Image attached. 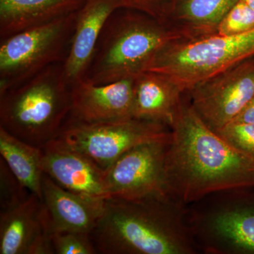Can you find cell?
<instances>
[{
	"label": "cell",
	"instance_id": "6da1fadb",
	"mask_svg": "<svg viewBox=\"0 0 254 254\" xmlns=\"http://www.w3.org/2000/svg\"><path fill=\"white\" fill-rule=\"evenodd\" d=\"M165 188L184 204L217 192L254 187V158L224 139L182 100L171 127Z\"/></svg>",
	"mask_w": 254,
	"mask_h": 254
},
{
	"label": "cell",
	"instance_id": "7a4b0ae2",
	"mask_svg": "<svg viewBox=\"0 0 254 254\" xmlns=\"http://www.w3.org/2000/svg\"><path fill=\"white\" fill-rule=\"evenodd\" d=\"M167 193L109 198L91 233L103 254H192L198 247L190 210Z\"/></svg>",
	"mask_w": 254,
	"mask_h": 254
},
{
	"label": "cell",
	"instance_id": "3957f363",
	"mask_svg": "<svg viewBox=\"0 0 254 254\" xmlns=\"http://www.w3.org/2000/svg\"><path fill=\"white\" fill-rule=\"evenodd\" d=\"M182 37L165 23L135 10L122 8L108 18L101 32L86 76L105 85L144 72L165 45Z\"/></svg>",
	"mask_w": 254,
	"mask_h": 254
},
{
	"label": "cell",
	"instance_id": "277c9868",
	"mask_svg": "<svg viewBox=\"0 0 254 254\" xmlns=\"http://www.w3.org/2000/svg\"><path fill=\"white\" fill-rule=\"evenodd\" d=\"M71 105L64 63L54 64L0 94V127L42 148L59 136Z\"/></svg>",
	"mask_w": 254,
	"mask_h": 254
},
{
	"label": "cell",
	"instance_id": "5b68a950",
	"mask_svg": "<svg viewBox=\"0 0 254 254\" xmlns=\"http://www.w3.org/2000/svg\"><path fill=\"white\" fill-rule=\"evenodd\" d=\"M254 56V29L232 36L215 33L165 45L154 55L145 71L161 73L185 93Z\"/></svg>",
	"mask_w": 254,
	"mask_h": 254
},
{
	"label": "cell",
	"instance_id": "8992f818",
	"mask_svg": "<svg viewBox=\"0 0 254 254\" xmlns=\"http://www.w3.org/2000/svg\"><path fill=\"white\" fill-rule=\"evenodd\" d=\"M78 11L0 40V94L50 65L64 63Z\"/></svg>",
	"mask_w": 254,
	"mask_h": 254
},
{
	"label": "cell",
	"instance_id": "52a82bcc",
	"mask_svg": "<svg viewBox=\"0 0 254 254\" xmlns=\"http://www.w3.org/2000/svg\"><path fill=\"white\" fill-rule=\"evenodd\" d=\"M171 133L164 124L133 118L93 124L67 121L58 138L106 170L131 148L168 139Z\"/></svg>",
	"mask_w": 254,
	"mask_h": 254
},
{
	"label": "cell",
	"instance_id": "ba28073f",
	"mask_svg": "<svg viewBox=\"0 0 254 254\" xmlns=\"http://www.w3.org/2000/svg\"><path fill=\"white\" fill-rule=\"evenodd\" d=\"M230 193L208 212L190 210L193 235L208 253L254 254V187Z\"/></svg>",
	"mask_w": 254,
	"mask_h": 254
},
{
	"label": "cell",
	"instance_id": "9c48e42d",
	"mask_svg": "<svg viewBox=\"0 0 254 254\" xmlns=\"http://www.w3.org/2000/svg\"><path fill=\"white\" fill-rule=\"evenodd\" d=\"M198 116L216 131L232 123L254 95V62L245 60L197 83L190 91Z\"/></svg>",
	"mask_w": 254,
	"mask_h": 254
},
{
	"label": "cell",
	"instance_id": "30bf717a",
	"mask_svg": "<svg viewBox=\"0 0 254 254\" xmlns=\"http://www.w3.org/2000/svg\"><path fill=\"white\" fill-rule=\"evenodd\" d=\"M170 139L137 145L110 165L105 170L110 198L136 199L166 193L165 166Z\"/></svg>",
	"mask_w": 254,
	"mask_h": 254
},
{
	"label": "cell",
	"instance_id": "8fae6325",
	"mask_svg": "<svg viewBox=\"0 0 254 254\" xmlns=\"http://www.w3.org/2000/svg\"><path fill=\"white\" fill-rule=\"evenodd\" d=\"M43 199L31 193L0 213V254H53V234Z\"/></svg>",
	"mask_w": 254,
	"mask_h": 254
},
{
	"label": "cell",
	"instance_id": "7c38bea8",
	"mask_svg": "<svg viewBox=\"0 0 254 254\" xmlns=\"http://www.w3.org/2000/svg\"><path fill=\"white\" fill-rule=\"evenodd\" d=\"M45 174L64 190L92 201L109 199L105 170L57 138L42 147Z\"/></svg>",
	"mask_w": 254,
	"mask_h": 254
},
{
	"label": "cell",
	"instance_id": "4fadbf2b",
	"mask_svg": "<svg viewBox=\"0 0 254 254\" xmlns=\"http://www.w3.org/2000/svg\"><path fill=\"white\" fill-rule=\"evenodd\" d=\"M133 79L105 85L81 79L71 85V111L67 121L93 124L133 118ZM66 121V122H67Z\"/></svg>",
	"mask_w": 254,
	"mask_h": 254
},
{
	"label": "cell",
	"instance_id": "5bb4252c",
	"mask_svg": "<svg viewBox=\"0 0 254 254\" xmlns=\"http://www.w3.org/2000/svg\"><path fill=\"white\" fill-rule=\"evenodd\" d=\"M122 8V0H86L78 10L71 46L64 63L70 86L84 78L105 23Z\"/></svg>",
	"mask_w": 254,
	"mask_h": 254
},
{
	"label": "cell",
	"instance_id": "9a60e30c",
	"mask_svg": "<svg viewBox=\"0 0 254 254\" xmlns=\"http://www.w3.org/2000/svg\"><path fill=\"white\" fill-rule=\"evenodd\" d=\"M42 199L49 214L53 232H85L90 235L99 220L105 201H92L71 193L45 173Z\"/></svg>",
	"mask_w": 254,
	"mask_h": 254
},
{
	"label": "cell",
	"instance_id": "2e32d148",
	"mask_svg": "<svg viewBox=\"0 0 254 254\" xmlns=\"http://www.w3.org/2000/svg\"><path fill=\"white\" fill-rule=\"evenodd\" d=\"M133 118L173 126L182 105L181 90L161 73L144 71L133 78Z\"/></svg>",
	"mask_w": 254,
	"mask_h": 254
},
{
	"label": "cell",
	"instance_id": "e0dca14e",
	"mask_svg": "<svg viewBox=\"0 0 254 254\" xmlns=\"http://www.w3.org/2000/svg\"><path fill=\"white\" fill-rule=\"evenodd\" d=\"M86 0H0V40L81 9Z\"/></svg>",
	"mask_w": 254,
	"mask_h": 254
},
{
	"label": "cell",
	"instance_id": "ac0fdd59",
	"mask_svg": "<svg viewBox=\"0 0 254 254\" xmlns=\"http://www.w3.org/2000/svg\"><path fill=\"white\" fill-rule=\"evenodd\" d=\"M239 0H175L162 23L193 40L217 33L219 24Z\"/></svg>",
	"mask_w": 254,
	"mask_h": 254
},
{
	"label": "cell",
	"instance_id": "d6986e66",
	"mask_svg": "<svg viewBox=\"0 0 254 254\" xmlns=\"http://www.w3.org/2000/svg\"><path fill=\"white\" fill-rule=\"evenodd\" d=\"M0 153L25 188L42 198V148L29 144L0 127Z\"/></svg>",
	"mask_w": 254,
	"mask_h": 254
},
{
	"label": "cell",
	"instance_id": "ffe728a7",
	"mask_svg": "<svg viewBox=\"0 0 254 254\" xmlns=\"http://www.w3.org/2000/svg\"><path fill=\"white\" fill-rule=\"evenodd\" d=\"M31 192L25 188L0 158V208L1 211L14 208L28 198Z\"/></svg>",
	"mask_w": 254,
	"mask_h": 254
},
{
	"label": "cell",
	"instance_id": "44dd1931",
	"mask_svg": "<svg viewBox=\"0 0 254 254\" xmlns=\"http://www.w3.org/2000/svg\"><path fill=\"white\" fill-rule=\"evenodd\" d=\"M52 243L56 254H95L98 253L91 235L85 232H55Z\"/></svg>",
	"mask_w": 254,
	"mask_h": 254
},
{
	"label": "cell",
	"instance_id": "7402d4cb",
	"mask_svg": "<svg viewBox=\"0 0 254 254\" xmlns=\"http://www.w3.org/2000/svg\"><path fill=\"white\" fill-rule=\"evenodd\" d=\"M252 29H254V10L239 0L219 24L217 34L232 36Z\"/></svg>",
	"mask_w": 254,
	"mask_h": 254
},
{
	"label": "cell",
	"instance_id": "603a6c76",
	"mask_svg": "<svg viewBox=\"0 0 254 254\" xmlns=\"http://www.w3.org/2000/svg\"><path fill=\"white\" fill-rule=\"evenodd\" d=\"M216 132L227 142L254 158V124L231 123Z\"/></svg>",
	"mask_w": 254,
	"mask_h": 254
},
{
	"label": "cell",
	"instance_id": "cb8c5ba5",
	"mask_svg": "<svg viewBox=\"0 0 254 254\" xmlns=\"http://www.w3.org/2000/svg\"><path fill=\"white\" fill-rule=\"evenodd\" d=\"M124 8L140 11L163 21L168 14L175 0H122Z\"/></svg>",
	"mask_w": 254,
	"mask_h": 254
},
{
	"label": "cell",
	"instance_id": "d4e9b609",
	"mask_svg": "<svg viewBox=\"0 0 254 254\" xmlns=\"http://www.w3.org/2000/svg\"><path fill=\"white\" fill-rule=\"evenodd\" d=\"M232 123L254 124V95Z\"/></svg>",
	"mask_w": 254,
	"mask_h": 254
},
{
	"label": "cell",
	"instance_id": "484cf974",
	"mask_svg": "<svg viewBox=\"0 0 254 254\" xmlns=\"http://www.w3.org/2000/svg\"><path fill=\"white\" fill-rule=\"evenodd\" d=\"M242 1L248 5L250 7L254 10V0H242Z\"/></svg>",
	"mask_w": 254,
	"mask_h": 254
}]
</instances>
